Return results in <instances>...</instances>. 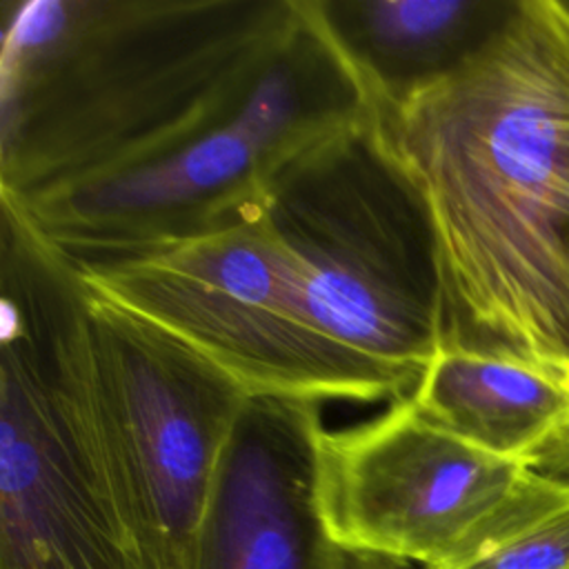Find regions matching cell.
Here are the masks:
<instances>
[{"label":"cell","instance_id":"obj_2","mask_svg":"<svg viewBox=\"0 0 569 569\" xmlns=\"http://www.w3.org/2000/svg\"><path fill=\"white\" fill-rule=\"evenodd\" d=\"M305 0H4L0 198L151 164L227 124Z\"/></svg>","mask_w":569,"mask_h":569},{"label":"cell","instance_id":"obj_7","mask_svg":"<svg viewBox=\"0 0 569 569\" xmlns=\"http://www.w3.org/2000/svg\"><path fill=\"white\" fill-rule=\"evenodd\" d=\"M0 569H142L107 469L58 400L33 284L2 280Z\"/></svg>","mask_w":569,"mask_h":569},{"label":"cell","instance_id":"obj_14","mask_svg":"<svg viewBox=\"0 0 569 569\" xmlns=\"http://www.w3.org/2000/svg\"><path fill=\"white\" fill-rule=\"evenodd\" d=\"M338 569H427V567L409 562V560H400V558L340 549Z\"/></svg>","mask_w":569,"mask_h":569},{"label":"cell","instance_id":"obj_13","mask_svg":"<svg viewBox=\"0 0 569 569\" xmlns=\"http://www.w3.org/2000/svg\"><path fill=\"white\" fill-rule=\"evenodd\" d=\"M527 465L542 476L569 482V427L542 445Z\"/></svg>","mask_w":569,"mask_h":569},{"label":"cell","instance_id":"obj_4","mask_svg":"<svg viewBox=\"0 0 569 569\" xmlns=\"http://www.w3.org/2000/svg\"><path fill=\"white\" fill-rule=\"evenodd\" d=\"M44 325L56 393L109 471L142 569H193L251 396L173 336L87 291L60 258L47 271Z\"/></svg>","mask_w":569,"mask_h":569},{"label":"cell","instance_id":"obj_5","mask_svg":"<svg viewBox=\"0 0 569 569\" xmlns=\"http://www.w3.org/2000/svg\"><path fill=\"white\" fill-rule=\"evenodd\" d=\"M71 267L87 291L173 336L251 398L360 402L300 316L296 256L269 202L138 256Z\"/></svg>","mask_w":569,"mask_h":569},{"label":"cell","instance_id":"obj_10","mask_svg":"<svg viewBox=\"0 0 569 569\" xmlns=\"http://www.w3.org/2000/svg\"><path fill=\"white\" fill-rule=\"evenodd\" d=\"M409 398L447 433L525 465L569 427L567 376L453 345L433 356Z\"/></svg>","mask_w":569,"mask_h":569},{"label":"cell","instance_id":"obj_11","mask_svg":"<svg viewBox=\"0 0 569 569\" xmlns=\"http://www.w3.org/2000/svg\"><path fill=\"white\" fill-rule=\"evenodd\" d=\"M376 107L400 100L473 53L518 0H320Z\"/></svg>","mask_w":569,"mask_h":569},{"label":"cell","instance_id":"obj_1","mask_svg":"<svg viewBox=\"0 0 569 569\" xmlns=\"http://www.w3.org/2000/svg\"><path fill=\"white\" fill-rule=\"evenodd\" d=\"M376 113L433 229L445 345L569 378V2L518 0Z\"/></svg>","mask_w":569,"mask_h":569},{"label":"cell","instance_id":"obj_12","mask_svg":"<svg viewBox=\"0 0 569 569\" xmlns=\"http://www.w3.org/2000/svg\"><path fill=\"white\" fill-rule=\"evenodd\" d=\"M433 569H569V482L542 476L505 522Z\"/></svg>","mask_w":569,"mask_h":569},{"label":"cell","instance_id":"obj_9","mask_svg":"<svg viewBox=\"0 0 569 569\" xmlns=\"http://www.w3.org/2000/svg\"><path fill=\"white\" fill-rule=\"evenodd\" d=\"M320 402L251 398L222 456L193 569H338L316 489Z\"/></svg>","mask_w":569,"mask_h":569},{"label":"cell","instance_id":"obj_8","mask_svg":"<svg viewBox=\"0 0 569 569\" xmlns=\"http://www.w3.org/2000/svg\"><path fill=\"white\" fill-rule=\"evenodd\" d=\"M293 156L236 111L227 124L151 164L0 198L2 213L69 264L120 260L264 207L273 173Z\"/></svg>","mask_w":569,"mask_h":569},{"label":"cell","instance_id":"obj_6","mask_svg":"<svg viewBox=\"0 0 569 569\" xmlns=\"http://www.w3.org/2000/svg\"><path fill=\"white\" fill-rule=\"evenodd\" d=\"M542 473L429 422L413 400L316 433L318 507L349 551L440 567L507 520Z\"/></svg>","mask_w":569,"mask_h":569},{"label":"cell","instance_id":"obj_3","mask_svg":"<svg viewBox=\"0 0 569 569\" xmlns=\"http://www.w3.org/2000/svg\"><path fill=\"white\" fill-rule=\"evenodd\" d=\"M269 213L298 264L305 325L360 396H411L447 338L427 209L391 153L376 107L271 178Z\"/></svg>","mask_w":569,"mask_h":569}]
</instances>
